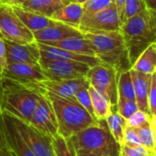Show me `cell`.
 <instances>
[{"label":"cell","instance_id":"1","mask_svg":"<svg viewBox=\"0 0 156 156\" xmlns=\"http://www.w3.org/2000/svg\"><path fill=\"white\" fill-rule=\"evenodd\" d=\"M40 92L41 88L38 84L25 85L2 78L0 112L29 123Z\"/></svg>","mask_w":156,"mask_h":156},{"label":"cell","instance_id":"2","mask_svg":"<svg viewBox=\"0 0 156 156\" xmlns=\"http://www.w3.org/2000/svg\"><path fill=\"white\" fill-rule=\"evenodd\" d=\"M101 63L112 67L118 73L130 70L129 52L120 31L82 32Z\"/></svg>","mask_w":156,"mask_h":156},{"label":"cell","instance_id":"3","mask_svg":"<svg viewBox=\"0 0 156 156\" xmlns=\"http://www.w3.org/2000/svg\"><path fill=\"white\" fill-rule=\"evenodd\" d=\"M131 66L138 57L156 43V12L144 9L125 20L120 27Z\"/></svg>","mask_w":156,"mask_h":156},{"label":"cell","instance_id":"4","mask_svg":"<svg viewBox=\"0 0 156 156\" xmlns=\"http://www.w3.org/2000/svg\"><path fill=\"white\" fill-rule=\"evenodd\" d=\"M44 91L51 103L58 122V132L63 137L69 139L97 122L75 98H63L45 90Z\"/></svg>","mask_w":156,"mask_h":156},{"label":"cell","instance_id":"5","mask_svg":"<svg viewBox=\"0 0 156 156\" xmlns=\"http://www.w3.org/2000/svg\"><path fill=\"white\" fill-rule=\"evenodd\" d=\"M77 153L98 156H119L120 145L110 133L106 120L77 133L69 138Z\"/></svg>","mask_w":156,"mask_h":156},{"label":"cell","instance_id":"6","mask_svg":"<svg viewBox=\"0 0 156 156\" xmlns=\"http://www.w3.org/2000/svg\"><path fill=\"white\" fill-rule=\"evenodd\" d=\"M118 75L112 67L103 63L90 68L86 74L90 86L109 100L113 111L118 101Z\"/></svg>","mask_w":156,"mask_h":156},{"label":"cell","instance_id":"7","mask_svg":"<svg viewBox=\"0 0 156 156\" xmlns=\"http://www.w3.org/2000/svg\"><path fill=\"white\" fill-rule=\"evenodd\" d=\"M0 37L17 44L35 42L33 33L18 18L11 5L6 4H0Z\"/></svg>","mask_w":156,"mask_h":156},{"label":"cell","instance_id":"8","mask_svg":"<svg viewBox=\"0 0 156 156\" xmlns=\"http://www.w3.org/2000/svg\"><path fill=\"white\" fill-rule=\"evenodd\" d=\"M45 78L49 80H69L86 77L90 67L72 60L40 58L39 62Z\"/></svg>","mask_w":156,"mask_h":156},{"label":"cell","instance_id":"9","mask_svg":"<svg viewBox=\"0 0 156 156\" xmlns=\"http://www.w3.org/2000/svg\"><path fill=\"white\" fill-rule=\"evenodd\" d=\"M121 22L115 3L89 16H83L78 29L86 31H120Z\"/></svg>","mask_w":156,"mask_h":156},{"label":"cell","instance_id":"10","mask_svg":"<svg viewBox=\"0 0 156 156\" xmlns=\"http://www.w3.org/2000/svg\"><path fill=\"white\" fill-rule=\"evenodd\" d=\"M9 117L16 129L35 155L55 156L51 137L45 135L28 122L16 119L10 115Z\"/></svg>","mask_w":156,"mask_h":156},{"label":"cell","instance_id":"11","mask_svg":"<svg viewBox=\"0 0 156 156\" xmlns=\"http://www.w3.org/2000/svg\"><path fill=\"white\" fill-rule=\"evenodd\" d=\"M29 123L51 138L59 134L58 122L53 108L42 88L38 104Z\"/></svg>","mask_w":156,"mask_h":156},{"label":"cell","instance_id":"12","mask_svg":"<svg viewBox=\"0 0 156 156\" xmlns=\"http://www.w3.org/2000/svg\"><path fill=\"white\" fill-rule=\"evenodd\" d=\"M2 78L8 79L17 83L25 85L38 84L46 80L42 69L38 65H29L23 63H11L7 64L1 73Z\"/></svg>","mask_w":156,"mask_h":156},{"label":"cell","instance_id":"13","mask_svg":"<svg viewBox=\"0 0 156 156\" xmlns=\"http://www.w3.org/2000/svg\"><path fill=\"white\" fill-rule=\"evenodd\" d=\"M7 64L23 63L38 65L40 58V48L35 41L30 44H17L4 39Z\"/></svg>","mask_w":156,"mask_h":156},{"label":"cell","instance_id":"14","mask_svg":"<svg viewBox=\"0 0 156 156\" xmlns=\"http://www.w3.org/2000/svg\"><path fill=\"white\" fill-rule=\"evenodd\" d=\"M38 85L48 92L63 98H74L75 94L83 88H88L90 86L86 77L76 80H43Z\"/></svg>","mask_w":156,"mask_h":156},{"label":"cell","instance_id":"15","mask_svg":"<svg viewBox=\"0 0 156 156\" xmlns=\"http://www.w3.org/2000/svg\"><path fill=\"white\" fill-rule=\"evenodd\" d=\"M38 46L40 48V58L77 61V62L85 63V64L88 65L90 68L101 63L100 60L96 57L76 54V53H74V52H71L68 50H64V49H62L59 48L48 46V45L41 44V43H38Z\"/></svg>","mask_w":156,"mask_h":156},{"label":"cell","instance_id":"16","mask_svg":"<svg viewBox=\"0 0 156 156\" xmlns=\"http://www.w3.org/2000/svg\"><path fill=\"white\" fill-rule=\"evenodd\" d=\"M81 35L82 32L78 28L64 25L60 22L33 33L35 41L41 44H50L52 42L63 40L64 38L77 37Z\"/></svg>","mask_w":156,"mask_h":156},{"label":"cell","instance_id":"17","mask_svg":"<svg viewBox=\"0 0 156 156\" xmlns=\"http://www.w3.org/2000/svg\"><path fill=\"white\" fill-rule=\"evenodd\" d=\"M1 114L4 122L6 139L17 156H36L14 126L9 115L3 112Z\"/></svg>","mask_w":156,"mask_h":156},{"label":"cell","instance_id":"18","mask_svg":"<svg viewBox=\"0 0 156 156\" xmlns=\"http://www.w3.org/2000/svg\"><path fill=\"white\" fill-rule=\"evenodd\" d=\"M130 72L132 79L134 93H135V101L138 110L149 114L148 95H149L152 75L143 74L133 69H130Z\"/></svg>","mask_w":156,"mask_h":156},{"label":"cell","instance_id":"19","mask_svg":"<svg viewBox=\"0 0 156 156\" xmlns=\"http://www.w3.org/2000/svg\"><path fill=\"white\" fill-rule=\"evenodd\" d=\"M15 14L22 21V23L32 32H37L48 27L57 24L58 22L51 17L40 15L38 13L27 10L20 5H11Z\"/></svg>","mask_w":156,"mask_h":156},{"label":"cell","instance_id":"20","mask_svg":"<svg viewBox=\"0 0 156 156\" xmlns=\"http://www.w3.org/2000/svg\"><path fill=\"white\" fill-rule=\"evenodd\" d=\"M83 15V5L76 2L62 6L51 15V18L64 25L78 28Z\"/></svg>","mask_w":156,"mask_h":156},{"label":"cell","instance_id":"21","mask_svg":"<svg viewBox=\"0 0 156 156\" xmlns=\"http://www.w3.org/2000/svg\"><path fill=\"white\" fill-rule=\"evenodd\" d=\"M45 45L59 48L68 50V51H71V52H74L76 54L96 57L92 47L90 46L87 39L83 36V34L81 36L64 38L63 40L52 42L50 44H45Z\"/></svg>","mask_w":156,"mask_h":156},{"label":"cell","instance_id":"22","mask_svg":"<svg viewBox=\"0 0 156 156\" xmlns=\"http://www.w3.org/2000/svg\"><path fill=\"white\" fill-rule=\"evenodd\" d=\"M131 69L143 74L153 75L156 71V44L149 46L136 59Z\"/></svg>","mask_w":156,"mask_h":156},{"label":"cell","instance_id":"23","mask_svg":"<svg viewBox=\"0 0 156 156\" xmlns=\"http://www.w3.org/2000/svg\"><path fill=\"white\" fill-rule=\"evenodd\" d=\"M88 91L91 98L94 117L97 121H105L108 115L113 112V108L109 100L100 94L93 87L89 86Z\"/></svg>","mask_w":156,"mask_h":156},{"label":"cell","instance_id":"24","mask_svg":"<svg viewBox=\"0 0 156 156\" xmlns=\"http://www.w3.org/2000/svg\"><path fill=\"white\" fill-rule=\"evenodd\" d=\"M23 8L51 17V15L63 6L61 0H26L20 5Z\"/></svg>","mask_w":156,"mask_h":156},{"label":"cell","instance_id":"25","mask_svg":"<svg viewBox=\"0 0 156 156\" xmlns=\"http://www.w3.org/2000/svg\"><path fill=\"white\" fill-rule=\"evenodd\" d=\"M106 122L110 133L116 142L121 145L123 143L124 133L127 128V120L119 114L117 111H113L106 119Z\"/></svg>","mask_w":156,"mask_h":156},{"label":"cell","instance_id":"26","mask_svg":"<svg viewBox=\"0 0 156 156\" xmlns=\"http://www.w3.org/2000/svg\"><path fill=\"white\" fill-rule=\"evenodd\" d=\"M118 98L135 101V93L130 70L118 75Z\"/></svg>","mask_w":156,"mask_h":156},{"label":"cell","instance_id":"27","mask_svg":"<svg viewBox=\"0 0 156 156\" xmlns=\"http://www.w3.org/2000/svg\"><path fill=\"white\" fill-rule=\"evenodd\" d=\"M51 142L55 156H78L77 152L69 139L57 134L51 138Z\"/></svg>","mask_w":156,"mask_h":156},{"label":"cell","instance_id":"28","mask_svg":"<svg viewBox=\"0 0 156 156\" xmlns=\"http://www.w3.org/2000/svg\"><path fill=\"white\" fill-rule=\"evenodd\" d=\"M116 111L123 118L128 120L129 118H131L139 110H138V107H137V104H136L135 101L118 98Z\"/></svg>","mask_w":156,"mask_h":156},{"label":"cell","instance_id":"29","mask_svg":"<svg viewBox=\"0 0 156 156\" xmlns=\"http://www.w3.org/2000/svg\"><path fill=\"white\" fill-rule=\"evenodd\" d=\"M135 132L137 133L141 145L144 146L146 149L151 151L154 147V139L150 126V122L143 125L141 128L135 129Z\"/></svg>","mask_w":156,"mask_h":156},{"label":"cell","instance_id":"30","mask_svg":"<svg viewBox=\"0 0 156 156\" xmlns=\"http://www.w3.org/2000/svg\"><path fill=\"white\" fill-rule=\"evenodd\" d=\"M112 3V0H87L83 5L84 15L83 16H89L94 13L99 12L107 7H108Z\"/></svg>","mask_w":156,"mask_h":156},{"label":"cell","instance_id":"31","mask_svg":"<svg viewBox=\"0 0 156 156\" xmlns=\"http://www.w3.org/2000/svg\"><path fill=\"white\" fill-rule=\"evenodd\" d=\"M145 8V5L143 0H125L124 5V20L129 19L130 17L139 14L143 11Z\"/></svg>","mask_w":156,"mask_h":156},{"label":"cell","instance_id":"32","mask_svg":"<svg viewBox=\"0 0 156 156\" xmlns=\"http://www.w3.org/2000/svg\"><path fill=\"white\" fill-rule=\"evenodd\" d=\"M150 120H151V116L149 114L141 111H137L131 118L127 120V126L135 130L149 123Z\"/></svg>","mask_w":156,"mask_h":156},{"label":"cell","instance_id":"33","mask_svg":"<svg viewBox=\"0 0 156 156\" xmlns=\"http://www.w3.org/2000/svg\"><path fill=\"white\" fill-rule=\"evenodd\" d=\"M150 151L143 145H134L129 147L127 145H120L119 156H148Z\"/></svg>","mask_w":156,"mask_h":156},{"label":"cell","instance_id":"34","mask_svg":"<svg viewBox=\"0 0 156 156\" xmlns=\"http://www.w3.org/2000/svg\"><path fill=\"white\" fill-rule=\"evenodd\" d=\"M88 88H83V89H81L75 94L74 98L91 114V116L93 118H95L94 117V112H93V107H92L91 98H90V94H89V91H88Z\"/></svg>","mask_w":156,"mask_h":156},{"label":"cell","instance_id":"35","mask_svg":"<svg viewBox=\"0 0 156 156\" xmlns=\"http://www.w3.org/2000/svg\"><path fill=\"white\" fill-rule=\"evenodd\" d=\"M148 106H149V114L150 116L156 115V76L152 75L151 85L148 95Z\"/></svg>","mask_w":156,"mask_h":156},{"label":"cell","instance_id":"36","mask_svg":"<svg viewBox=\"0 0 156 156\" xmlns=\"http://www.w3.org/2000/svg\"><path fill=\"white\" fill-rule=\"evenodd\" d=\"M0 156H17V154L9 146V144H7V141L6 139L3 118L0 123Z\"/></svg>","mask_w":156,"mask_h":156},{"label":"cell","instance_id":"37","mask_svg":"<svg viewBox=\"0 0 156 156\" xmlns=\"http://www.w3.org/2000/svg\"><path fill=\"white\" fill-rule=\"evenodd\" d=\"M122 144L127 145L129 147L134 146V145H140V141L137 136V133L134 129H131L127 126L125 133H124V138H123V143ZM121 144V145H122Z\"/></svg>","mask_w":156,"mask_h":156},{"label":"cell","instance_id":"38","mask_svg":"<svg viewBox=\"0 0 156 156\" xmlns=\"http://www.w3.org/2000/svg\"><path fill=\"white\" fill-rule=\"evenodd\" d=\"M7 65L6 61V51L4 39L0 37V73L4 70L6 66Z\"/></svg>","mask_w":156,"mask_h":156},{"label":"cell","instance_id":"39","mask_svg":"<svg viewBox=\"0 0 156 156\" xmlns=\"http://www.w3.org/2000/svg\"><path fill=\"white\" fill-rule=\"evenodd\" d=\"M115 4L119 12L120 19L121 24L123 23L124 20V5H125V0H115Z\"/></svg>","mask_w":156,"mask_h":156},{"label":"cell","instance_id":"40","mask_svg":"<svg viewBox=\"0 0 156 156\" xmlns=\"http://www.w3.org/2000/svg\"><path fill=\"white\" fill-rule=\"evenodd\" d=\"M143 3L146 9L156 12V0H143Z\"/></svg>","mask_w":156,"mask_h":156},{"label":"cell","instance_id":"41","mask_svg":"<svg viewBox=\"0 0 156 156\" xmlns=\"http://www.w3.org/2000/svg\"><path fill=\"white\" fill-rule=\"evenodd\" d=\"M150 126L154 134V146H156V115L155 116H151L150 120Z\"/></svg>","mask_w":156,"mask_h":156},{"label":"cell","instance_id":"42","mask_svg":"<svg viewBox=\"0 0 156 156\" xmlns=\"http://www.w3.org/2000/svg\"><path fill=\"white\" fill-rule=\"evenodd\" d=\"M26 0H9V2H8V5H20L22 3H24Z\"/></svg>","mask_w":156,"mask_h":156},{"label":"cell","instance_id":"43","mask_svg":"<svg viewBox=\"0 0 156 156\" xmlns=\"http://www.w3.org/2000/svg\"><path fill=\"white\" fill-rule=\"evenodd\" d=\"M61 1H62V3L63 4V5H69V4H71V3H76V2H77V0H61Z\"/></svg>","mask_w":156,"mask_h":156},{"label":"cell","instance_id":"44","mask_svg":"<svg viewBox=\"0 0 156 156\" xmlns=\"http://www.w3.org/2000/svg\"><path fill=\"white\" fill-rule=\"evenodd\" d=\"M78 156H98L95 155V154H85V153H77Z\"/></svg>","mask_w":156,"mask_h":156},{"label":"cell","instance_id":"45","mask_svg":"<svg viewBox=\"0 0 156 156\" xmlns=\"http://www.w3.org/2000/svg\"><path fill=\"white\" fill-rule=\"evenodd\" d=\"M150 154L152 156H156V146H154V147L150 151Z\"/></svg>","mask_w":156,"mask_h":156},{"label":"cell","instance_id":"46","mask_svg":"<svg viewBox=\"0 0 156 156\" xmlns=\"http://www.w3.org/2000/svg\"><path fill=\"white\" fill-rule=\"evenodd\" d=\"M8 2H9V0H0V4H6V5H8Z\"/></svg>","mask_w":156,"mask_h":156},{"label":"cell","instance_id":"47","mask_svg":"<svg viewBox=\"0 0 156 156\" xmlns=\"http://www.w3.org/2000/svg\"><path fill=\"white\" fill-rule=\"evenodd\" d=\"M86 1H87V0H77V3H79V4H81V5H84Z\"/></svg>","mask_w":156,"mask_h":156},{"label":"cell","instance_id":"48","mask_svg":"<svg viewBox=\"0 0 156 156\" xmlns=\"http://www.w3.org/2000/svg\"><path fill=\"white\" fill-rule=\"evenodd\" d=\"M1 80H2V78H1V73H0V91H1Z\"/></svg>","mask_w":156,"mask_h":156},{"label":"cell","instance_id":"49","mask_svg":"<svg viewBox=\"0 0 156 156\" xmlns=\"http://www.w3.org/2000/svg\"><path fill=\"white\" fill-rule=\"evenodd\" d=\"M1 120H2V115H1V112H0V122H1Z\"/></svg>","mask_w":156,"mask_h":156},{"label":"cell","instance_id":"50","mask_svg":"<svg viewBox=\"0 0 156 156\" xmlns=\"http://www.w3.org/2000/svg\"><path fill=\"white\" fill-rule=\"evenodd\" d=\"M112 1H113V2H114V3H115V0H112Z\"/></svg>","mask_w":156,"mask_h":156},{"label":"cell","instance_id":"51","mask_svg":"<svg viewBox=\"0 0 156 156\" xmlns=\"http://www.w3.org/2000/svg\"><path fill=\"white\" fill-rule=\"evenodd\" d=\"M148 156H152V155H151V154H149V155H148Z\"/></svg>","mask_w":156,"mask_h":156},{"label":"cell","instance_id":"52","mask_svg":"<svg viewBox=\"0 0 156 156\" xmlns=\"http://www.w3.org/2000/svg\"><path fill=\"white\" fill-rule=\"evenodd\" d=\"M155 44H156V43H155Z\"/></svg>","mask_w":156,"mask_h":156}]
</instances>
